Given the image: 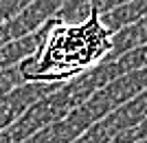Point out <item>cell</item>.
<instances>
[{
	"label": "cell",
	"mask_w": 147,
	"mask_h": 143,
	"mask_svg": "<svg viewBox=\"0 0 147 143\" xmlns=\"http://www.w3.org/2000/svg\"><path fill=\"white\" fill-rule=\"evenodd\" d=\"M114 49V33L103 24L99 7L84 22L70 24L51 18L35 33V46L18 64L20 77L29 84H61L94 68Z\"/></svg>",
	"instance_id": "cell-1"
}]
</instances>
